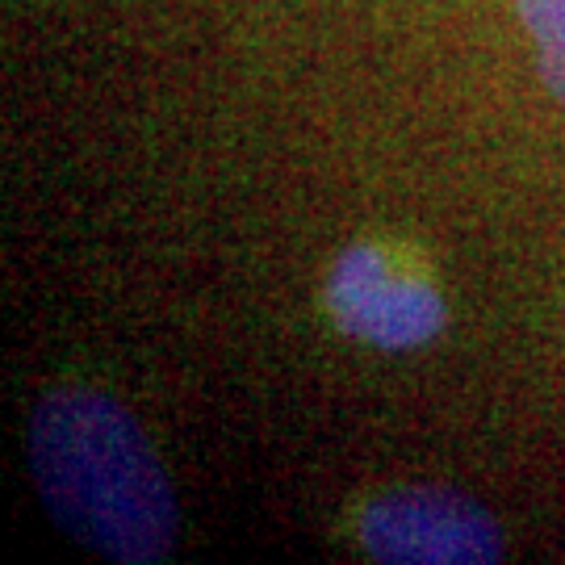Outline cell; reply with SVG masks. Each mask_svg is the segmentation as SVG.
Segmentation results:
<instances>
[{
	"mask_svg": "<svg viewBox=\"0 0 565 565\" xmlns=\"http://www.w3.org/2000/svg\"><path fill=\"white\" fill-rule=\"evenodd\" d=\"M30 473L51 520L118 565L163 562L177 499L135 415L102 390H51L30 419Z\"/></svg>",
	"mask_w": 565,
	"mask_h": 565,
	"instance_id": "1",
	"label": "cell"
},
{
	"mask_svg": "<svg viewBox=\"0 0 565 565\" xmlns=\"http://www.w3.org/2000/svg\"><path fill=\"white\" fill-rule=\"evenodd\" d=\"M361 545L394 565H486L503 557V532L457 490L406 486L364 507Z\"/></svg>",
	"mask_w": 565,
	"mask_h": 565,
	"instance_id": "2",
	"label": "cell"
},
{
	"mask_svg": "<svg viewBox=\"0 0 565 565\" xmlns=\"http://www.w3.org/2000/svg\"><path fill=\"white\" fill-rule=\"evenodd\" d=\"M327 310L343 335L390 352L436 340L445 327V298L436 285L406 273L377 243H352L327 277Z\"/></svg>",
	"mask_w": 565,
	"mask_h": 565,
	"instance_id": "3",
	"label": "cell"
},
{
	"mask_svg": "<svg viewBox=\"0 0 565 565\" xmlns=\"http://www.w3.org/2000/svg\"><path fill=\"white\" fill-rule=\"evenodd\" d=\"M527 34L536 42L541 76L565 105V0H515Z\"/></svg>",
	"mask_w": 565,
	"mask_h": 565,
	"instance_id": "4",
	"label": "cell"
}]
</instances>
